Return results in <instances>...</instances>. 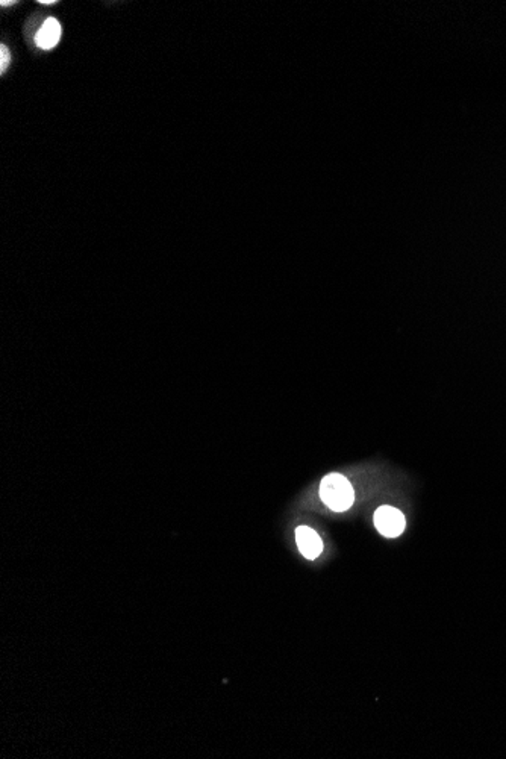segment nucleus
<instances>
[{"instance_id":"1","label":"nucleus","mask_w":506,"mask_h":759,"mask_svg":"<svg viewBox=\"0 0 506 759\" xmlns=\"http://www.w3.org/2000/svg\"><path fill=\"white\" fill-rule=\"evenodd\" d=\"M320 497L329 509L343 512L353 505L355 493L346 477L332 473L323 477L320 484Z\"/></svg>"},{"instance_id":"2","label":"nucleus","mask_w":506,"mask_h":759,"mask_svg":"<svg viewBox=\"0 0 506 759\" xmlns=\"http://www.w3.org/2000/svg\"><path fill=\"white\" fill-rule=\"evenodd\" d=\"M374 526L384 537L396 538L405 531L406 521L399 509L393 506H381L374 512Z\"/></svg>"},{"instance_id":"3","label":"nucleus","mask_w":506,"mask_h":759,"mask_svg":"<svg viewBox=\"0 0 506 759\" xmlns=\"http://www.w3.org/2000/svg\"><path fill=\"white\" fill-rule=\"evenodd\" d=\"M296 541L300 553L306 560H316L323 550V543L318 533L308 526H299L296 529Z\"/></svg>"},{"instance_id":"4","label":"nucleus","mask_w":506,"mask_h":759,"mask_svg":"<svg viewBox=\"0 0 506 759\" xmlns=\"http://www.w3.org/2000/svg\"><path fill=\"white\" fill-rule=\"evenodd\" d=\"M61 23L57 20V18H47L45 23H42V26L40 28L38 34H37V45L41 47V49H46V50H50L55 47L59 40H61Z\"/></svg>"},{"instance_id":"5","label":"nucleus","mask_w":506,"mask_h":759,"mask_svg":"<svg viewBox=\"0 0 506 759\" xmlns=\"http://www.w3.org/2000/svg\"><path fill=\"white\" fill-rule=\"evenodd\" d=\"M9 50L5 45L0 46V73H5L8 66H9Z\"/></svg>"},{"instance_id":"6","label":"nucleus","mask_w":506,"mask_h":759,"mask_svg":"<svg viewBox=\"0 0 506 759\" xmlns=\"http://www.w3.org/2000/svg\"><path fill=\"white\" fill-rule=\"evenodd\" d=\"M41 5H52V4H57V0H40Z\"/></svg>"},{"instance_id":"7","label":"nucleus","mask_w":506,"mask_h":759,"mask_svg":"<svg viewBox=\"0 0 506 759\" xmlns=\"http://www.w3.org/2000/svg\"><path fill=\"white\" fill-rule=\"evenodd\" d=\"M0 5H2V6H9V5H14V2H13V0H9V2H6V0H2V2H0Z\"/></svg>"}]
</instances>
